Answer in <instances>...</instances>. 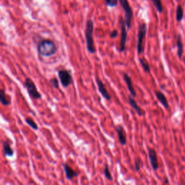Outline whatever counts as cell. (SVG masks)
Returning <instances> with one entry per match:
<instances>
[{"label":"cell","instance_id":"obj_1","mask_svg":"<svg viewBox=\"0 0 185 185\" xmlns=\"http://www.w3.org/2000/svg\"><path fill=\"white\" fill-rule=\"evenodd\" d=\"M38 54L42 57H49L57 53V47L54 42L49 39H43L38 43Z\"/></svg>","mask_w":185,"mask_h":185},{"label":"cell","instance_id":"obj_2","mask_svg":"<svg viewBox=\"0 0 185 185\" xmlns=\"http://www.w3.org/2000/svg\"><path fill=\"white\" fill-rule=\"evenodd\" d=\"M93 30H94V23L91 19L86 21L85 30V36L86 40V47L88 52L94 54L96 49L95 47L94 40H93Z\"/></svg>","mask_w":185,"mask_h":185},{"label":"cell","instance_id":"obj_3","mask_svg":"<svg viewBox=\"0 0 185 185\" xmlns=\"http://www.w3.org/2000/svg\"><path fill=\"white\" fill-rule=\"evenodd\" d=\"M119 2L120 3L121 7H122L124 12V20H125L127 29H130L133 19V11L132 10L131 6L128 0H119Z\"/></svg>","mask_w":185,"mask_h":185},{"label":"cell","instance_id":"obj_4","mask_svg":"<svg viewBox=\"0 0 185 185\" xmlns=\"http://www.w3.org/2000/svg\"><path fill=\"white\" fill-rule=\"evenodd\" d=\"M146 33H147V25L146 23L140 24L137 33V54L140 55L144 51L143 46V41L146 38Z\"/></svg>","mask_w":185,"mask_h":185},{"label":"cell","instance_id":"obj_5","mask_svg":"<svg viewBox=\"0 0 185 185\" xmlns=\"http://www.w3.org/2000/svg\"><path fill=\"white\" fill-rule=\"evenodd\" d=\"M23 85L27 90V92L28 93L29 96L31 98V99L37 100V99L41 98V95L38 92L36 85L30 78H26Z\"/></svg>","mask_w":185,"mask_h":185},{"label":"cell","instance_id":"obj_6","mask_svg":"<svg viewBox=\"0 0 185 185\" xmlns=\"http://www.w3.org/2000/svg\"><path fill=\"white\" fill-rule=\"evenodd\" d=\"M119 24H120L121 28V39L119 51L120 52H123L126 49V43H127V26H126L125 20L122 17H119Z\"/></svg>","mask_w":185,"mask_h":185},{"label":"cell","instance_id":"obj_7","mask_svg":"<svg viewBox=\"0 0 185 185\" xmlns=\"http://www.w3.org/2000/svg\"><path fill=\"white\" fill-rule=\"evenodd\" d=\"M58 77L60 78V82L64 88H67L69 85L72 83L73 79H72V75L69 71L66 70V69L59 70Z\"/></svg>","mask_w":185,"mask_h":185},{"label":"cell","instance_id":"obj_8","mask_svg":"<svg viewBox=\"0 0 185 185\" xmlns=\"http://www.w3.org/2000/svg\"><path fill=\"white\" fill-rule=\"evenodd\" d=\"M96 83H97L98 85V89L99 92H100L101 96L104 98L106 100H110L112 99V96L109 94V93L108 92L107 89L105 87L104 84L102 82L101 80L98 78V77H96Z\"/></svg>","mask_w":185,"mask_h":185},{"label":"cell","instance_id":"obj_9","mask_svg":"<svg viewBox=\"0 0 185 185\" xmlns=\"http://www.w3.org/2000/svg\"><path fill=\"white\" fill-rule=\"evenodd\" d=\"M148 158L150 160V165L154 171H156L158 168V157H157L156 152L154 149L149 148L148 149Z\"/></svg>","mask_w":185,"mask_h":185},{"label":"cell","instance_id":"obj_10","mask_svg":"<svg viewBox=\"0 0 185 185\" xmlns=\"http://www.w3.org/2000/svg\"><path fill=\"white\" fill-rule=\"evenodd\" d=\"M115 130H116V133H117L119 143L122 146H125L127 144V135H126L124 127L122 125H117Z\"/></svg>","mask_w":185,"mask_h":185},{"label":"cell","instance_id":"obj_11","mask_svg":"<svg viewBox=\"0 0 185 185\" xmlns=\"http://www.w3.org/2000/svg\"><path fill=\"white\" fill-rule=\"evenodd\" d=\"M62 166H63L64 171L65 172V176H66V178L68 180L72 179L75 177H78V174L77 171H75V170L72 169L67 164H62Z\"/></svg>","mask_w":185,"mask_h":185},{"label":"cell","instance_id":"obj_12","mask_svg":"<svg viewBox=\"0 0 185 185\" xmlns=\"http://www.w3.org/2000/svg\"><path fill=\"white\" fill-rule=\"evenodd\" d=\"M128 103L130 105V106H131V107L132 108V109H134L136 112H137V114L139 115V116H143V115H144L145 114L144 112H143V109H142L141 108L138 106L137 101L134 100L133 96H128Z\"/></svg>","mask_w":185,"mask_h":185},{"label":"cell","instance_id":"obj_13","mask_svg":"<svg viewBox=\"0 0 185 185\" xmlns=\"http://www.w3.org/2000/svg\"><path fill=\"white\" fill-rule=\"evenodd\" d=\"M123 78H124V80L125 81L126 84H127V88H128V90H129V91H130L131 96H133V97H135L136 91H135V90H134V87H133L132 78H130V77L129 76L128 74H127V73L123 74Z\"/></svg>","mask_w":185,"mask_h":185},{"label":"cell","instance_id":"obj_14","mask_svg":"<svg viewBox=\"0 0 185 185\" xmlns=\"http://www.w3.org/2000/svg\"><path fill=\"white\" fill-rule=\"evenodd\" d=\"M155 96H156L157 98L159 100L160 103L163 105L164 108L166 109H168L169 108V106H168V102L166 98L165 95L163 93H161V91H155Z\"/></svg>","mask_w":185,"mask_h":185},{"label":"cell","instance_id":"obj_15","mask_svg":"<svg viewBox=\"0 0 185 185\" xmlns=\"http://www.w3.org/2000/svg\"><path fill=\"white\" fill-rule=\"evenodd\" d=\"M2 147H3V152L5 156L7 157H12L14 155V151L10 147V143L7 141H4L2 143Z\"/></svg>","mask_w":185,"mask_h":185},{"label":"cell","instance_id":"obj_16","mask_svg":"<svg viewBox=\"0 0 185 185\" xmlns=\"http://www.w3.org/2000/svg\"><path fill=\"white\" fill-rule=\"evenodd\" d=\"M0 101H1V104L4 105V106H9L11 103V100L6 95L3 89L0 90Z\"/></svg>","mask_w":185,"mask_h":185},{"label":"cell","instance_id":"obj_17","mask_svg":"<svg viewBox=\"0 0 185 185\" xmlns=\"http://www.w3.org/2000/svg\"><path fill=\"white\" fill-rule=\"evenodd\" d=\"M177 55L179 58L182 57L183 54V44L182 41L181 36L179 35L177 36Z\"/></svg>","mask_w":185,"mask_h":185},{"label":"cell","instance_id":"obj_18","mask_svg":"<svg viewBox=\"0 0 185 185\" xmlns=\"http://www.w3.org/2000/svg\"><path fill=\"white\" fill-rule=\"evenodd\" d=\"M139 62H140V64H141L142 67H143V70L146 72H150V67L149 66L148 62L145 60L144 58H140L139 59Z\"/></svg>","mask_w":185,"mask_h":185},{"label":"cell","instance_id":"obj_19","mask_svg":"<svg viewBox=\"0 0 185 185\" xmlns=\"http://www.w3.org/2000/svg\"><path fill=\"white\" fill-rule=\"evenodd\" d=\"M152 1V3L153 4V5L155 6V9L157 10V11L159 13H161L163 12V4L161 0H150Z\"/></svg>","mask_w":185,"mask_h":185},{"label":"cell","instance_id":"obj_20","mask_svg":"<svg viewBox=\"0 0 185 185\" xmlns=\"http://www.w3.org/2000/svg\"><path fill=\"white\" fill-rule=\"evenodd\" d=\"M184 16V10H183L182 7L181 6L179 5L177 8V20L178 22H181Z\"/></svg>","mask_w":185,"mask_h":185},{"label":"cell","instance_id":"obj_21","mask_svg":"<svg viewBox=\"0 0 185 185\" xmlns=\"http://www.w3.org/2000/svg\"><path fill=\"white\" fill-rule=\"evenodd\" d=\"M103 175H104L105 178L109 180V181H112V180H113V177H112L110 171H109V166H108V164H105L104 171H103Z\"/></svg>","mask_w":185,"mask_h":185},{"label":"cell","instance_id":"obj_22","mask_svg":"<svg viewBox=\"0 0 185 185\" xmlns=\"http://www.w3.org/2000/svg\"><path fill=\"white\" fill-rule=\"evenodd\" d=\"M26 124H28L29 126L31 127L32 129H33L34 130H38V125H37V124L35 123V122L33 121V119H32L30 117H28L26 119Z\"/></svg>","mask_w":185,"mask_h":185},{"label":"cell","instance_id":"obj_23","mask_svg":"<svg viewBox=\"0 0 185 185\" xmlns=\"http://www.w3.org/2000/svg\"><path fill=\"white\" fill-rule=\"evenodd\" d=\"M105 4L109 7H116L118 4L119 0H104Z\"/></svg>","mask_w":185,"mask_h":185},{"label":"cell","instance_id":"obj_24","mask_svg":"<svg viewBox=\"0 0 185 185\" xmlns=\"http://www.w3.org/2000/svg\"><path fill=\"white\" fill-rule=\"evenodd\" d=\"M134 168L137 171H139L141 168L142 166H143V164H142V161L140 160V158H136L134 159Z\"/></svg>","mask_w":185,"mask_h":185},{"label":"cell","instance_id":"obj_25","mask_svg":"<svg viewBox=\"0 0 185 185\" xmlns=\"http://www.w3.org/2000/svg\"><path fill=\"white\" fill-rule=\"evenodd\" d=\"M50 84L51 85V86L53 88H56V89H59L60 88V85H59V81L57 80V78H53L50 80Z\"/></svg>","mask_w":185,"mask_h":185},{"label":"cell","instance_id":"obj_26","mask_svg":"<svg viewBox=\"0 0 185 185\" xmlns=\"http://www.w3.org/2000/svg\"><path fill=\"white\" fill-rule=\"evenodd\" d=\"M109 36L111 38H115L118 36V31L116 30H112V32L109 33Z\"/></svg>","mask_w":185,"mask_h":185},{"label":"cell","instance_id":"obj_27","mask_svg":"<svg viewBox=\"0 0 185 185\" xmlns=\"http://www.w3.org/2000/svg\"><path fill=\"white\" fill-rule=\"evenodd\" d=\"M164 183H165V184H167V183H168V180L166 179V182H164Z\"/></svg>","mask_w":185,"mask_h":185}]
</instances>
